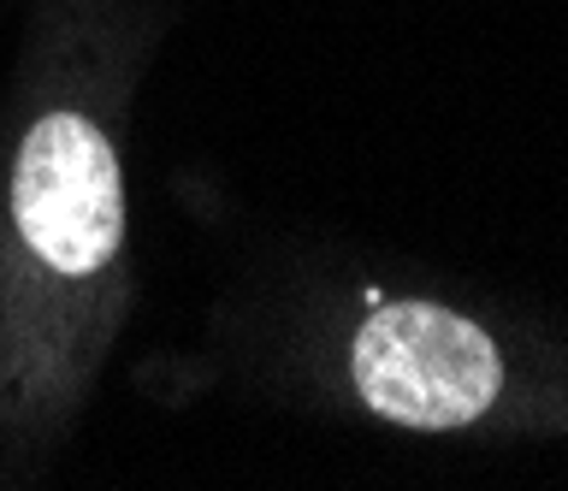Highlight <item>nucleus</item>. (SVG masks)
Wrapping results in <instances>:
<instances>
[{
    "mask_svg": "<svg viewBox=\"0 0 568 491\" xmlns=\"http://www.w3.org/2000/svg\"><path fill=\"white\" fill-rule=\"evenodd\" d=\"M349 379L390 427L456 432L497 402L504 356L456 308L403 296V303H373L367 326L355 331Z\"/></svg>",
    "mask_w": 568,
    "mask_h": 491,
    "instance_id": "nucleus-1",
    "label": "nucleus"
},
{
    "mask_svg": "<svg viewBox=\"0 0 568 491\" xmlns=\"http://www.w3.org/2000/svg\"><path fill=\"white\" fill-rule=\"evenodd\" d=\"M12 219L30 249L65 278H89L119 255V154L83 113H48L30 125L12 172Z\"/></svg>",
    "mask_w": 568,
    "mask_h": 491,
    "instance_id": "nucleus-2",
    "label": "nucleus"
}]
</instances>
